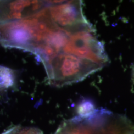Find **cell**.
I'll return each mask as SVG.
<instances>
[{"instance_id":"cell-4","label":"cell","mask_w":134,"mask_h":134,"mask_svg":"<svg viewBox=\"0 0 134 134\" xmlns=\"http://www.w3.org/2000/svg\"><path fill=\"white\" fill-rule=\"evenodd\" d=\"M47 9L50 18L63 29L75 30L91 25L83 14L81 1H51Z\"/></svg>"},{"instance_id":"cell-3","label":"cell","mask_w":134,"mask_h":134,"mask_svg":"<svg viewBox=\"0 0 134 134\" xmlns=\"http://www.w3.org/2000/svg\"><path fill=\"white\" fill-rule=\"evenodd\" d=\"M81 119L83 134H134V125L128 118L104 109Z\"/></svg>"},{"instance_id":"cell-7","label":"cell","mask_w":134,"mask_h":134,"mask_svg":"<svg viewBox=\"0 0 134 134\" xmlns=\"http://www.w3.org/2000/svg\"><path fill=\"white\" fill-rule=\"evenodd\" d=\"M55 134H83L81 119L76 116L63 122Z\"/></svg>"},{"instance_id":"cell-10","label":"cell","mask_w":134,"mask_h":134,"mask_svg":"<svg viewBox=\"0 0 134 134\" xmlns=\"http://www.w3.org/2000/svg\"><path fill=\"white\" fill-rule=\"evenodd\" d=\"M20 129V126H14L1 134H15Z\"/></svg>"},{"instance_id":"cell-2","label":"cell","mask_w":134,"mask_h":134,"mask_svg":"<svg viewBox=\"0 0 134 134\" xmlns=\"http://www.w3.org/2000/svg\"><path fill=\"white\" fill-rule=\"evenodd\" d=\"M95 35L92 26L72 31L60 53L72 55L104 66L109 59L103 43Z\"/></svg>"},{"instance_id":"cell-8","label":"cell","mask_w":134,"mask_h":134,"mask_svg":"<svg viewBox=\"0 0 134 134\" xmlns=\"http://www.w3.org/2000/svg\"><path fill=\"white\" fill-rule=\"evenodd\" d=\"M97 109L92 100L89 99H84L81 101L76 107L77 117L85 119L94 114Z\"/></svg>"},{"instance_id":"cell-9","label":"cell","mask_w":134,"mask_h":134,"mask_svg":"<svg viewBox=\"0 0 134 134\" xmlns=\"http://www.w3.org/2000/svg\"><path fill=\"white\" fill-rule=\"evenodd\" d=\"M15 134H43V132L35 127H28L19 130Z\"/></svg>"},{"instance_id":"cell-11","label":"cell","mask_w":134,"mask_h":134,"mask_svg":"<svg viewBox=\"0 0 134 134\" xmlns=\"http://www.w3.org/2000/svg\"><path fill=\"white\" fill-rule=\"evenodd\" d=\"M132 80L134 82V67H133V71H132Z\"/></svg>"},{"instance_id":"cell-1","label":"cell","mask_w":134,"mask_h":134,"mask_svg":"<svg viewBox=\"0 0 134 134\" xmlns=\"http://www.w3.org/2000/svg\"><path fill=\"white\" fill-rule=\"evenodd\" d=\"M103 66L86 59L60 53L45 66L49 84L64 86L83 81Z\"/></svg>"},{"instance_id":"cell-6","label":"cell","mask_w":134,"mask_h":134,"mask_svg":"<svg viewBox=\"0 0 134 134\" xmlns=\"http://www.w3.org/2000/svg\"><path fill=\"white\" fill-rule=\"evenodd\" d=\"M15 72L7 67L0 66V102L9 89L15 86Z\"/></svg>"},{"instance_id":"cell-5","label":"cell","mask_w":134,"mask_h":134,"mask_svg":"<svg viewBox=\"0 0 134 134\" xmlns=\"http://www.w3.org/2000/svg\"><path fill=\"white\" fill-rule=\"evenodd\" d=\"M47 5V1H0V23L29 18Z\"/></svg>"}]
</instances>
